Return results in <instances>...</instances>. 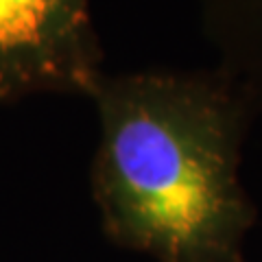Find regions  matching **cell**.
<instances>
[{
	"mask_svg": "<svg viewBox=\"0 0 262 262\" xmlns=\"http://www.w3.org/2000/svg\"><path fill=\"white\" fill-rule=\"evenodd\" d=\"M103 229L158 262H243L253 208L238 177L251 107L219 72H131L92 94Z\"/></svg>",
	"mask_w": 262,
	"mask_h": 262,
	"instance_id": "obj_1",
	"label": "cell"
},
{
	"mask_svg": "<svg viewBox=\"0 0 262 262\" xmlns=\"http://www.w3.org/2000/svg\"><path fill=\"white\" fill-rule=\"evenodd\" d=\"M90 0H0V103L85 94L103 81Z\"/></svg>",
	"mask_w": 262,
	"mask_h": 262,
	"instance_id": "obj_2",
	"label": "cell"
},
{
	"mask_svg": "<svg viewBox=\"0 0 262 262\" xmlns=\"http://www.w3.org/2000/svg\"><path fill=\"white\" fill-rule=\"evenodd\" d=\"M201 27L219 55L216 72L262 110V0H199Z\"/></svg>",
	"mask_w": 262,
	"mask_h": 262,
	"instance_id": "obj_3",
	"label": "cell"
}]
</instances>
